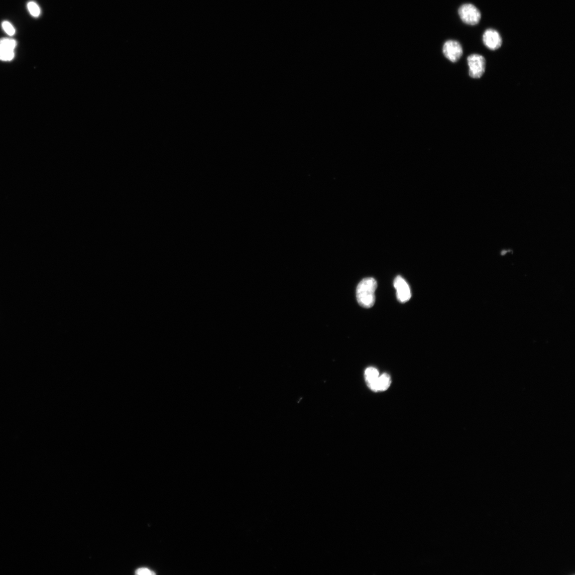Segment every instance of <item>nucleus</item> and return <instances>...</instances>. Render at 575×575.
I'll use <instances>...</instances> for the list:
<instances>
[{
    "label": "nucleus",
    "mask_w": 575,
    "mask_h": 575,
    "mask_svg": "<svg viewBox=\"0 0 575 575\" xmlns=\"http://www.w3.org/2000/svg\"><path fill=\"white\" fill-rule=\"evenodd\" d=\"M377 288V281L373 278H365L359 283L357 289V298L361 306L370 308L374 306Z\"/></svg>",
    "instance_id": "1"
},
{
    "label": "nucleus",
    "mask_w": 575,
    "mask_h": 575,
    "mask_svg": "<svg viewBox=\"0 0 575 575\" xmlns=\"http://www.w3.org/2000/svg\"><path fill=\"white\" fill-rule=\"evenodd\" d=\"M458 15L463 22L468 25H475L481 19V14L479 9L470 4L463 5L458 10Z\"/></svg>",
    "instance_id": "2"
},
{
    "label": "nucleus",
    "mask_w": 575,
    "mask_h": 575,
    "mask_svg": "<svg viewBox=\"0 0 575 575\" xmlns=\"http://www.w3.org/2000/svg\"><path fill=\"white\" fill-rule=\"evenodd\" d=\"M467 63L470 68L469 74L473 78H481L485 72L486 60L482 55L473 54L467 58Z\"/></svg>",
    "instance_id": "3"
},
{
    "label": "nucleus",
    "mask_w": 575,
    "mask_h": 575,
    "mask_svg": "<svg viewBox=\"0 0 575 575\" xmlns=\"http://www.w3.org/2000/svg\"><path fill=\"white\" fill-rule=\"evenodd\" d=\"M17 46L16 40L12 38L0 39V60L9 62L15 57V50Z\"/></svg>",
    "instance_id": "4"
},
{
    "label": "nucleus",
    "mask_w": 575,
    "mask_h": 575,
    "mask_svg": "<svg viewBox=\"0 0 575 575\" xmlns=\"http://www.w3.org/2000/svg\"><path fill=\"white\" fill-rule=\"evenodd\" d=\"M443 52L444 56L452 63H456L463 55V49L458 42L455 40L447 41L444 44Z\"/></svg>",
    "instance_id": "5"
},
{
    "label": "nucleus",
    "mask_w": 575,
    "mask_h": 575,
    "mask_svg": "<svg viewBox=\"0 0 575 575\" xmlns=\"http://www.w3.org/2000/svg\"><path fill=\"white\" fill-rule=\"evenodd\" d=\"M394 286L398 300L401 303L409 301L411 297V293L408 283L402 277L397 276L394 280Z\"/></svg>",
    "instance_id": "6"
},
{
    "label": "nucleus",
    "mask_w": 575,
    "mask_h": 575,
    "mask_svg": "<svg viewBox=\"0 0 575 575\" xmlns=\"http://www.w3.org/2000/svg\"><path fill=\"white\" fill-rule=\"evenodd\" d=\"M485 46L491 50H497L502 46V40L499 33L493 29L486 30L483 37Z\"/></svg>",
    "instance_id": "7"
},
{
    "label": "nucleus",
    "mask_w": 575,
    "mask_h": 575,
    "mask_svg": "<svg viewBox=\"0 0 575 575\" xmlns=\"http://www.w3.org/2000/svg\"><path fill=\"white\" fill-rule=\"evenodd\" d=\"M391 382V377L387 374H384L379 376L373 383L368 386L371 390L375 392H383L388 389L389 386H390Z\"/></svg>",
    "instance_id": "8"
},
{
    "label": "nucleus",
    "mask_w": 575,
    "mask_h": 575,
    "mask_svg": "<svg viewBox=\"0 0 575 575\" xmlns=\"http://www.w3.org/2000/svg\"><path fill=\"white\" fill-rule=\"evenodd\" d=\"M365 379L367 385L373 383L379 376L377 369L374 367H370L366 369L365 374Z\"/></svg>",
    "instance_id": "9"
},
{
    "label": "nucleus",
    "mask_w": 575,
    "mask_h": 575,
    "mask_svg": "<svg viewBox=\"0 0 575 575\" xmlns=\"http://www.w3.org/2000/svg\"><path fill=\"white\" fill-rule=\"evenodd\" d=\"M28 10L30 14L34 18H38L41 14L39 5L34 1L29 2L27 4Z\"/></svg>",
    "instance_id": "10"
},
{
    "label": "nucleus",
    "mask_w": 575,
    "mask_h": 575,
    "mask_svg": "<svg viewBox=\"0 0 575 575\" xmlns=\"http://www.w3.org/2000/svg\"><path fill=\"white\" fill-rule=\"evenodd\" d=\"M2 27L4 32L9 37H12L16 34V29L14 26L10 22L5 21L2 24Z\"/></svg>",
    "instance_id": "11"
},
{
    "label": "nucleus",
    "mask_w": 575,
    "mask_h": 575,
    "mask_svg": "<svg viewBox=\"0 0 575 575\" xmlns=\"http://www.w3.org/2000/svg\"><path fill=\"white\" fill-rule=\"evenodd\" d=\"M136 574H139V575H153V574H155V573L154 571L150 570V569L146 568H139L136 571Z\"/></svg>",
    "instance_id": "12"
}]
</instances>
